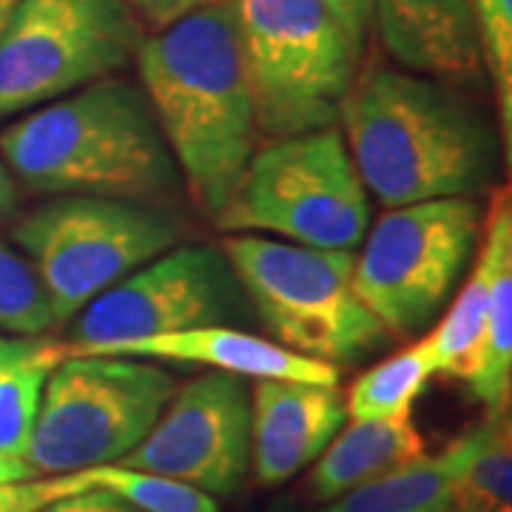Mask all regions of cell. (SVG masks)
<instances>
[{
  "label": "cell",
  "instance_id": "cell-1",
  "mask_svg": "<svg viewBox=\"0 0 512 512\" xmlns=\"http://www.w3.org/2000/svg\"><path fill=\"white\" fill-rule=\"evenodd\" d=\"M134 60L183 188L217 220L259 137L234 0H202L143 37Z\"/></svg>",
  "mask_w": 512,
  "mask_h": 512
},
{
  "label": "cell",
  "instance_id": "cell-2",
  "mask_svg": "<svg viewBox=\"0 0 512 512\" xmlns=\"http://www.w3.org/2000/svg\"><path fill=\"white\" fill-rule=\"evenodd\" d=\"M339 123L367 194L384 208L473 197L495 183L498 128L441 80L370 69L353 80Z\"/></svg>",
  "mask_w": 512,
  "mask_h": 512
},
{
  "label": "cell",
  "instance_id": "cell-3",
  "mask_svg": "<svg viewBox=\"0 0 512 512\" xmlns=\"http://www.w3.org/2000/svg\"><path fill=\"white\" fill-rule=\"evenodd\" d=\"M0 157L40 194L171 205L183 177L140 83L103 77L0 131Z\"/></svg>",
  "mask_w": 512,
  "mask_h": 512
},
{
  "label": "cell",
  "instance_id": "cell-4",
  "mask_svg": "<svg viewBox=\"0 0 512 512\" xmlns=\"http://www.w3.org/2000/svg\"><path fill=\"white\" fill-rule=\"evenodd\" d=\"M220 248L276 345L316 362L348 365L390 336L353 288V251L259 234L225 237Z\"/></svg>",
  "mask_w": 512,
  "mask_h": 512
},
{
  "label": "cell",
  "instance_id": "cell-5",
  "mask_svg": "<svg viewBox=\"0 0 512 512\" xmlns=\"http://www.w3.org/2000/svg\"><path fill=\"white\" fill-rule=\"evenodd\" d=\"M217 225L308 248L353 251L370 228V194L342 131L316 128L256 148Z\"/></svg>",
  "mask_w": 512,
  "mask_h": 512
},
{
  "label": "cell",
  "instance_id": "cell-6",
  "mask_svg": "<svg viewBox=\"0 0 512 512\" xmlns=\"http://www.w3.org/2000/svg\"><path fill=\"white\" fill-rule=\"evenodd\" d=\"M183 237L185 220L168 205L89 194H57L26 211L12 228L57 325Z\"/></svg>",
  "mask_w": 512,
  "mask_h": 512
},
{
  "label": "cell",
  "instance_id": "cell-7",
  "mask_svg": "<svg viewBox=\"0 0 512 512\" xmlns=\"http://www.w3.org/2000/svg\"><path fill=\"white\" fill-rule=\"evenodd\" d=\"M239 43L268 140L333 128L356 80L359 49L325 0H234Z\"/></svg>",
  "mask_w": 512,
  "mask_h": 512
},
{
  "label": "cell",
  "instance_id": "cell-8",
  "mask_svg": "<svg viewBox=\"0 0 512 512\" xmlns=\"http://www.w3.org/2000/svg\"><path fill=\"white\" fill-rule=\"evenodd\" d=\"M174 390V376L146 359L69 353L43 390L23 481L120 461L146 439Z\"/></svg>",
  "mask_w": 512,
  "mask_h": 512
},
{
  "label": "cell",
  "instance_id": "cell-9",
  "mask_svg": "<svg viewBox=\"0 0 512 512\" xmlns=\"http://www.w3.org/2000/svg\"><path fill=\"white\" fill-rule=\"evenodd\" d=\"M481 228L484 208L473 197L387 208L367 228L353 288L387 333H419L456 291L476 254Z\"/></svg>",
  "mask_w": 512,
  "mask_h": 512
},
{
  "label": "cell",
  "instance_id": "cell-10",
  "mask_svg": "<svg viewBox=\"0 0 512 512\" xmlns=\"http://www.w3.org/2000/svg\"><path fill=\"white\" fill-rule=\"evenodd\" d=\"M140 43L123 0H18L0 29V120L123 72Z\"/></svg>",
  "mask_w": 512,
  "mask_h": 512
},
{
  "label": "cell",
  "instance_id": "cell-11",
  "mask_svg": "<svg viewBox=\"0 0 512 512\" xmlns=\"http://www.w3.org/2000/svg\"><path fill=\"white\" fill-rule=\"evenodd\" d=\"M239 279L211 242H180L92 299L77 319L69 353L248 319Z\"/></svg>",
  "mask_w": 512,
  "mask_h": 512
},
{
  "label": "cell",
  "instance_id": "cell-12",
  "mask_svg": "<svg viewBox=\"0 0 512 512\" xmlns=\"http://www.w3.org/2000/svg\"><path fill=\"white\" fill-rule=\"evenodd\" d=\"M114 464L183 481L214 498L237 493L251 470L245 379L208 370L177 387L146 439Z\"/></svg>",
  "mask_w": 512,
  "mask_h": 512
},
{
  "label": "cell",
  "instance_id": "cell-13",
  "mask_svg": "<svg viewBox=\"0 0 512 512\" xmlns=\"http://www.w3.org/2000/svg\"><path fill=\"white\" fill-rule=\"evenodd\" d=\"M339 384L256 379L251 390V470L259 484L279 487L311 467L345 427Z\"/></svg>",
  "mask_w": 512,
  "mask_h": 512
},
{
  "label": "cell",
  "instance_id": "cell-14",
  "mask_svg": "<svg viewBox=\"0 0 512 512\" xmlns=\"http://www.w3.org/2000/svg\"><path fill=\"white\" fill-rule=\"evenodd\" d=\"M390 55L447 86H478L484 55L470 0H370Z\"/></svg>",
  "mask_w": 512,
  "mask_h": 512
},
{
  "label": "cell",
  "instance_id": "cell-15",
  "mask_svg": "<svg viewBox=\"0 0 512 512\" xmlns=\"http://www.w3.org/2000/svg\"><path fill=\"white\" fill-rule=\"evenodd\" d=\"M80 356H131V359H157L202 365L220 373H234L242 379H285V382L339 384V367L299 356L293 350L276 345L274 339H262L251 330L231 325L180 330L168 336H151L140 342H123Z\"/></svg>",
  "mask_w": 512,
  "mask_h": 512
},
{
  "label": "cell",
  "instance_id": "cell-16",
  "mask_svg": "<svg viewBox=\"0 0 512 512\" xmlns=\"http://www.w3.org/2000/svg\"><path fill=\"white\" fill-rule=\"evenodd\" d=\"M424 456L427 447L410 416L353 419L313 461L305 490L316 504H330L339 495L350 493L373 478L396 473Z\"/></svg>",
  "mask_w": 512,
  "mask_h": 512
},
{
  "label": "cell",
  "instance_id": "cell-17",
  "mask_svg": "<svg viewBox=\"0 0 512 512\" xmlns=\"http://www.w3.org/2000/svg\"><path fill=\"white\" fill-rule=\"evenodd\" d=\"M481 248L490 256V293L484 316V345L470 390L493 410H510L512 387V208L510 191H495L484 211Z\"/></svg>",
  "mask_w": 512,
  "mask_h": 512
},
{
  "label": "cell",
  "instance_id": "cell-18",
  "mask_svg": "<svg viewBox=\"0 0 512 512\" xmlns=\"http://www.w3.org/2000/svg\"><path fill=\"white\" fill-rule=\"evenodd\" d=\"M69 342L49 333H0V484L23 481V456L32 441L43 390L63 359Z\"/></svg>",
  "mask_w": 512,
  "mask_h": 512
},
{
  "label": "cell",
  "instance_id": "cell-19",
  "mask_svg": "<svg viewBox=\"0 0 512 512\" xmlns=\"http://www.w3.org/2000/svg\"><path fill=\"white\" fill-rule=\"evenodd\" d=\"M473 447V430L436 456H424L396 473L373 478L339 495L322 512H444L450 484Z\"/></svg>",
  "mask_w": 512,
  "mask_h": 512
},
{
  "label": "cell",
  "instance_id": "cell-20",
  "mask_svg": "<svg viewBox=\"0 0 512 512\" xmlns=\"http://www.w3.org/2000/svg\"><path fill=\"white\" fill-rule=\"evenodd\" d=\"M444 512H512L510 410H493L473 430V447L450 484Z\"/></svg>",
  "mask_w": 512,
  "mask_h": 512
},
{
  "label": "cell",
  "instance_id": "cell-21",
  "mask_svg": "<svg viewBox=\"0 0 512 512\" xmlns=\"http://www.w3.org/2000/svg\"><path fill=\"white\" fill-rule=\"evenodd\" d=\"M487 293H490V256L478 245L473 271L458 288L450 311L444 313V319L433 333H427L436 373H447L467 384L473 382L481 345H484Z\"/></svg>",
  "mask_w": 512,
  "mask_h": 512
},
{
  "label": "cell",
  "instance_id": "cell-22",
  "mask_svg": "<svg viewBox=\"0 0 512 512\" xmlns=\"http://www.w3.org/2000/svg\"><path fill=\"white\" fill-rule=\"evenodd\" d=\"M436 373L427 336L365 370L350 384L345 407L348 419H399L410 416L413 402Z\"/></svg>",
  "mask_w": 512,
  "mask_h": 512
},
{
  "label": "cell",
  "instance_id": "cell-23",
  "mask_svg": "<svg viewBox=\"0 0 512 512\" xmlns=\"http://www.w3.org/2000/svg\"><path fill=\"white\" fill-rule=\"evenodd\" d=\"M74 476L83 490L89 487L109 490L143 512H220L214 495L188 487L183 481L131 470L123 464H100V467L80 470Z\"/></svg>",
  "mask_w": 512,
  "mask_h": 512
},
{
  "label": "cell",
  "instance_id": "cell-24",
  "mask_svg": "<svg viewBox=\"0 0 512 512\" xmlns=\"http://www.w3.org/2000/svg\"><path fill=\"white\" fill-rule=\"evenodd\" d=\"M57 328L49 296L29 259L0 239V333L37 336Z\"/></svg>",
  "mask_w": 512,
  "mask_h": 512
},
{
  "label": "cell",
  "instance_id": "cell-25",
  "mask_svg": "<svg viewBox=\"0 0 512 512\" xmlns=\"http://www.w3.org/2000/svg\"><path fill=\"white\" fill-rule=\"evenodd\" d=\"M476 15L484 72L493 80L498 103V126L504 134V151L510 154L512 134V0H470Z\"/></svg>",
  "mask_w": 512,
  "mask_h": 512
},
{
  "label": "cell",
  "instance_id": "cell-26",
  "mask_svg": "<svg viewBox=\"0 0 512 512\" xmlns=\"http://www.w3.org/2000/svg\"><path fill=\"white\" fill-rule=\"evenodd\" d=\"M80 490L83 487L74 473L0 484V512H40L46 504H52L63 495L80 493Z\"/></svg>",
  "mask_w": 512,
  "mask_h": 512
},
{
  "label": "cell",
  "instance_id": "cell-27",
  "mask_svg": "<svg viewBox=\"0 0 512 512\" xmlns=\"http://www.w3.org/2000/svg\"><path fill=\"white\" fill-rule=\"evenodd\" d=\"M40 512H143L137 507H131L128 501H123L120 495L100 490V487H89L80 493L63 495L52 504H46Z\"/></svg>",
  "mask_w": 512,
  "mask_h": 512
},
{
  "label": "cell",
  "instance_id": "cell-28",
  "mask_svg": "<svg viewBox=\"0 0 512 512\" xmlns=\"http://www.w3.org/2000/svg\"><path fill=\"white\" fill-rule=\"evenodd\" d=\"M123 3L137 15L140 23H146L154 32H160L168 23L183 18L185 12L197 9L202 0H123Z\"/></svg>",
  "mask_w": 512,
  "mask_h": 512
},
{
  "label": "cell",
  "instance_id": "cell-29",
  "mask_svg": "<svg viewBox=\"0 0 512 512\" xmlns=\"http://www.w3.org/2000/svg\"><path fill=\"white\" fill-rule=\"evenodd\" d=\"M328 9L342 23L345 35L350 43L362 52L367 37V26H370V0H325Z\"/></svg>",
  "mask_w": 512,
  "mask_h": 512
},
{
  "label": "cell",
  "instance_id": "cell-30",
  "mask_svg": "<svg viewBox=\"0 0 512 512\" xmlns=\"http://www.w3.org/2000/svg\"><path fill=\"white\" fill-rule=\"evenodd\" d=\"M18 202H20V188L15 174L9 171V165L3 163L0 157V225L9 222L15 214H18Z\"/></svg>",
  "mask_w": 512,
  "mask_h": 512
},
{
  "label": "cell",
  "instance_id": "cell-31",
  "mask_svg": "<svg viewBox=\"0 0 512 512\" xmlns=\"http://www.w3.org/2000/svg\"><path fill=\"white\" fill-rule=\"evenodd\" d=\"M268 512H308L299 501H293V498H279L271 504V510Z\"/></svg>",
  "mask_w": 512,
  "mask_h": 512
},
{
  "label": "cell",
  "instance_id": "cell-32",
  "mask_svg": "<svg viewBox=\"0 0 512 512\" xmlns=\"http://www.w3.org/2000/svg\"><path fill=\"white\" fill-rule=\"evenodd\" d=\"M12 6H15V3H0V29H3V23H6V15L12 12Z\"/></svg>",
  "mask_w": 512,
  "mask_h": 512
},
{
  "label": "cell",
  "instance_id": "cell-33",
  "mask_svg": "<svg viewBox=\"0 0 512 512\" xmlns=\"http://www.w3.org/2000/svg\"><path fill=\"white\" fill-rule=\"evenodd\" d=\"M0 3H18V0H0Z\"/></svg>",
  "mask_w": 512,
  "mask_h": 512
}]
</instances>
